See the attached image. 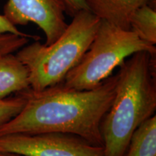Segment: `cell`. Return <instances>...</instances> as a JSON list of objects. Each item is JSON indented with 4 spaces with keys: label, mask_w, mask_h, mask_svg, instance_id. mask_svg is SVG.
<instances>
[{
    "label": "cell",
    "mask_w": 156,
    "mask_h": 156,
    "mask_svg": "<svg viewBox=\"0 0 156 156\" xmlns=\"http://www.w3.org/2000/svg\"><path fill=\"white\" fill-rule=\"evenodd\" d=\"M0 156H24L20 154L13 153H6V152H0Z\"/></svg>",
    "instance_id": "obj_15"
},
{
    "label": "cell",
    "mask_w": 156,
    "mask_h": 156,
    "mask_svg": "<svg viewBox=\"0 0 156 156\" xmlns=\"http://www.w3.org/2000/svg\"><path fill=\"white\" fill-rule=\"evenodd\" d=\"M30 87L28 68L12 54L0 56V99Z\"/></svg>",
    "instance_id": "obj_8"
},
{
    "label": "cell",
    "mask_w": 156,
    "mask_h": 156,
    "mask_svg": "<svg viewBox=\"0 0 156 156\" xmlns=\"http://www.w3.org/2000/svg\"><path fill=\"white\" fill-rule=\"evenodd\" d=\"M26 101L25 90L17 93L14 97L0 99V126L16 116L22 111Z\"/></svg>",
    "instance_id": "obj_11"
},
{
    "label": "cell",
    "mask_w": 156,
    "mask_h": 156,
    "mask_svg": "<svg viewBox=\"0 0 156 156\" xmlns=\"http://www.w3.org/2000/svg\"><path fill=\"white\" fill-rule=\"evenodd\" d=\"M122 156H156L155 115L136 129Z\"/></svg>",
    "instance_id": "obj_9"
},
{
    "label": "cell",
    "mask_w": 156,
    "mask_h": 156,
    "mask_svg": "<svg viewBox=\"0 0 156 156\" xmlns=\"http://www.w3.org/2000/svg\"><path fill=\"white\" fill-rule=\"evenodd\" d=\"M87 10L101 19L123 29L130 30L129 18L136 9L155 0H83Z\"/></svg>",
    "instance_id": "obj_7"
},
{
    "label": "cell",
    "mask_w": 156,
    "mask_h": 156,
    "mask_svg": "<svg viewBox=\"0 0 156 156\" xmlns=\"http://www.w3.org/2000/svg\"><path fill=\"white\" fill-rule=\"evenodd\" d=\"M101 22L90 12L83 9L74 15L56 41L45 45L34 41L18 50L16 56L28 69L30 88L41 91L63 83L88 50Z\"/></svg>",
    "instance_id": "obj_3"
},
{
    "label": "cell",
    "mask_w": 156,
    "mask_h": 156,
    "mask_svg": "<svg viewBox=\"0 0 156 156\" xmlns=\"http://www.w3.org/2000/svg\"><path fill=\"white\" fill-rule=\"evenodd\" d=\"M29 39L13 34H0V56L20 50L28 44Z\"/></svg>",
    "instance_id": "obj_12"
},
{
    "label": "cell",
    "mask_w": 156,
    "mask_h": 156,
    "mask_svg": "<svg viewBox=\"0 0 156 156\" xmlns=\"http://www.w3.org/2000/svg\"><path fill=\"white\" fill-rule=\"evenodd\" d=\"M138 51L155 54V45L143 41L131 30H123L101 20L88 50L62 84L78 90L94 89L112 75L126 58Z\"/></svg>",
    "instance_id": "obj_4"
},
{
    "label": "cell",
    "mask_w": 156,
    "mask_h": 156,
    "mask_svg": "<svg viewBox=\"0 0 156 156\" xmlns=\"http://www.w3.org/2000/svg\"><path fill=\"white\" fill-rule=\"evenodd\" d=\"M64 6L59 0H8L4 7V16L13 25L33 23L46 36L45 45L56 41L68 24Z\"/></svg>",
    "instance_id": "obj_6"
},
{
    "label": "cell",
    "mask_w": 156,
    "mask_h": 156,
    "mask_svg": "<svg viewBox=\"0 0 156 156\" xmlns=\"http://www.w3.org/2000/svg\"><path fill=\"white\" fill-rule=\"evenodd\" d=\"M130 30L150 44H156V11L151 5L142 6L129 18Z\"/></svg>",
    "instance_id": "obj_10"
},
{
    "label": "cell",
    "mask_w": 156,
    "mask_h": 156,
    "mask_svg": "<svg viewBox=\"0 0 156 156\" xmlns=\"http://www.w3.org/2000/svg\"><path fill=\"white\" fill-rule=\"evenodd\" d=\"M13 34L27 37V38L33 39L34 41H39L41 39L40 37L36 35H30L25 34V33L20 31L16 25L11 23L4 15H0V34Z\"/></svg>",
    "instance_id": "obj_13"
},
{
    "label": "cell",
    "mask_w": 156,
    "mask_h": 156,
    "mask_svg": "<svg viewBox=\"0 0 156 156\" xmlns=\"http://www.w3.org/2000/svg\"><path fill=\"white\" fill-rule=\"evenodd\" d=\"M155 54L138 51L119 67L114 97L101 124L103 156H122L136 129L155 115Z\"/></svg>",
    "instance_id": "obj_2"
},
{
    "label": "cell",
    "mask_w": 156,
    "mask_h": 156,
    "mask_svg": "<svg viewBox=\"0 0 156 156\" xmlns=\"http://www.w3.org/2000/svg\"><path fill=\"white\" fill-rule=\"evenodd\" d=\"M64 6V11L69 16L73 17L79 11L87 10L83 0H59Z\"/></svg>",
    "instance_id": "obj_14"
},
{
    "label": "cell",
    "mask_w": 156,
    "mask_h": 156,
    "mask_svg": "<svg viewBox=\"0 0 156 156\" xmlns=\"http://www.w3.org/2000/svg\"><path fill=\"white\" fill-rule=\"evenodd\" d=\"M0 152L24 156H103V147L75 134L41 132L0 136Z\"/></svg>",
    "instance_id": "obj_5"
},
{
    "label": "cell",
    "mask_w": 156,
    "mask_h": 156,
    "mask_svg": "<svg viewBox=\"0 0 156 156\" xmlns=\"http://www.w3.org/2000/svg\"><path fill=\"white\" fill-rule=\"evenodd\" d=\"M116 81V74L87 90L69 88L62 83L41 91L29 87L25 90V106L16 116L0 126V136L62 132L103 147L101 124L112 105Z\"/></svg>",
    "instance_id": "obj_1"
}]
</instances>
